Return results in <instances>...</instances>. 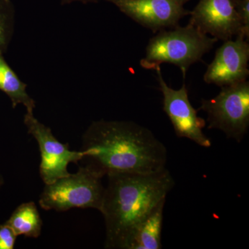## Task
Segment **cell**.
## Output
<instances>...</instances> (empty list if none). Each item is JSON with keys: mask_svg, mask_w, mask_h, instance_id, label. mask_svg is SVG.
Returning a JSON list of instances; mask_svg holds the SVG:
<instances>
[{"mask_svg": "<svg viewBox=\"0 0 249 249\" xmlns=\"http://www.w3.org/2000/svg\"><path fill=\"white\" fill-rule=\"evenodd\" d=\"M80 162L103 177L108 174H150L165 169L168 153L150 129L132 122L100 120L83 136Z\"/></svg>", "mask_w": 249, "mask_h": 249, "instance_id": "cell-1", "label": "cell"}, {"mask_svg": "<svg viewBox=\"0 0 249 249\" xmlns=\"http://www.w3.org/2000/svg\"><path fill=\"white\" fill-rule=\"evenodd\" d=\"M100 212L106 223V249H123L134 227L175 186L169 170L107 175Z\"/></svg>", "mask_w": 249, "mask_h": 249, "instance_id": "cell-2", "label": "cell"}, {"mask_svg": "<svg viewBox=\"0 0 249 249\" xmlns=\"http://www.w3.org/2000/svg\"><path fill=\"white\" fill-rule=\"evenodd\" d=\"M217 41L191 23L186 27L164 29L150 39L141 65L146 70H155L160 64H173L181 69L185 78L190 66L201 61Z\"/></svg>", "mask_w": 249, "mask_h": 249, "instance_id": "cell-3", "label": "cell"}, {"mask_svg": "<svg viewBox=\"0 0 249 249\" xmlns=\"http://www.w3.org/2000/svg\"><path fill=\"white\" fill-rule=\"evenodd\" d=\"M103 176L88 167L80 165L76 173L45 184L39 204L46 211L64 212L71 209L99 211L104 194Z\"/></svg>", "mask_w": 249, "mask_h": 249, "instance_id": "cell-4", "label": "cell"}, {"mask_svg": "<svg viewBox=\"0 0 249 249\" xmlns=\"http://www.w3.org/2000/svg\"><path fill=\"white\" fill-rule=\"evenodd\" d=\"M199 109L207 114L209 129H219L240 142L249 126V82L222 87L215 97L202 99Z\"/></svg>", "mask_w": 249, "mask_h": 249, "instance_id": "cell-5", "label": "cell"}, {"mask_svg": "<svg viewBox=\"0 0 249 249\" xmlns=\"http://www.w3.org/2000/svg\"><path fill=\"white\" fill-rule=\"evenodd\" d=\"M24 123L29 134L38 143L41 154L40 175L43 182L49 184L70 175L68 165L80 162L83 152L70 150L69 145L59 142L52 129L37 120L34 114L26 113Z\"/></svg>", "mask_w": 249, "mask_h": 249, "instance_id": "cell-6", "label": "cell"}, {"mask_svg": "<svg viewBox=\"0 0 249 249\" xmlns=\"http://www.w3.org/2000/svg\"><path fill=\"white\" fill-rule=\"evenodd\" d=\"M155 70L163 93V111L169 117L177 136L189 139L201 147H211V140L203 132L206 121L197 116V111L192 106L186 85L179 89H172L163 79L160 67Z\"/></svg>", "mask_w": 249, "mask_h": 249, "instance_id": "cell-7", "label": "cell"}, {"mask_svg": "<svg viewBox=\"0 0 249 249\" xmlns=\"http://www.w3.org/2000/svg\"><path fill=\"white\" fill-rule=\"evenodd\" d=\"M121 12L154 33L173 29L191 11L184 9L190 0H105Z\"/></svg>", "mask_w": 249, "mask_h": 249, "instance_id": "cell-8", "label": "cell"}, {"mask_svg": "<svg viewBox=\"0 0 249 249\" xmlns=\"http://www.w3.org/2000/svg\"><path fill=\"white\" fill-rule=\"evenodd\" d=\"M247 38L241 33L236 36L235 40L225 41L217 49L204 76L206 83L222 88L247 80L249 74V45Z\"/></svg>", "mask_w": 249, "mask_h": 249, "instance_id": "cell-9", "label": "cell"}, {"mask_svg": "<svg viewBox=\"0 0 249 249\" xmlns=\"http://www.w3.org/2000/svg\"><path fill=\"white\" fill-rule=\"evenodd\" d=\"M190 16L189 23L217 40H231L241 33L249 38L233 0H200Z\"/></svg>", "mask_w": 249, "mask_h": 249, "instance_id": "cell-10", "label": "cell"}, {"mask_svg": "<svg viewBox=\"0 0 249 249\" xmlns=\"http://www.w3.org/2000/svg\"><path fill=\"white\" fill-rule=\"evenodd\" d=\"M165 200L160 201L134 227L123 249H160Z\"/></svg>", "mask_w": 249, "mask_h": 249, "instance_id": "cell-11", "label": "cell"}, {"mask_svg": "<svg viewBox=\"0 0 249 249\" xmlns=\"http://www.w3.org/2000/svg\"><path fill=\"white\" fill-rule=\"evenodd\" d=\"M27 84L18 78L14 70L5 61L2 53H0V90L11 99L13 107L22 105L27 112L34 114L36 102L27 91Z\"/></svg>", "mask_w": 249, "mask_h": 249, "instance_id": "cell-12", "label": "cell"}, {"mask_svg": "<svg viewBox=\"0 0 249 249\" xmlns=\"http://www.w3.org/2000/svg\"><path fill=\"white\" fill-rule=\"evenodd\" d=\"M6 223L18 236L37 238L41 235L42 220L37 206L33 201L19 205Z\"/></svg>", "mask_w": 249, "mask_h": 249, "instance_id": "cell-13", "label": "cell"}, {"mask_svg": "<svg viewBox=\"0 0 249 249\" xmlns=\"http://www.w3.org/2000/svg\"><path fill=\"white\" fill-rule=\"evenodd\" d=\"M14 13L11 1L0 0V53L9 45L13 29Z\"/></svg>", "mask_w": 249, "mask_h": 249, "instance_id": "cell-14", "label": "cell"}, {"mask_svg": "<svg viewBox=\"0 0 249 249\" xmlns=\"http://www.w3.org/2000/svg\"><path fill=\"white\" fill-rule=\"evenodd\" d=\"M17 237L9 224H0V249H14Z\"/></svg>", "mask_w": 249, "mask_h": 249, "instance_id": "cell-15", "label": "cell"}, {"mask_svg": "<svg viewBox=\"0 0 249 249\" xmlns=\"http://www.w3.org/2000/svg\"><path fill=\"white\" fill-rule=\"evenodd\" d=\"M236 11L238 14L246 35L249 36V0H233Z\"/></svg>", "mask_w": 249, "mask_h": 249, "instance_id": "cell-16", "label": "cell"}, {"mask_svg": "<svg viewBox=\"0 0 249 249\" xmlns=\"http://www.w3.org/2000/svg\"><path fill=\"white\" fill-rule=\"evenodd\" d=\"M61 1L62 4H70L73 1H81V2L86 4V3L96 2L97 0H61Z\"/></svg>", "mask_w": 249, "mask_h": 249, "instance_id": "cell-17", "label": "cell"}, {"mask_svg": "<svg viewBox=\"0 0 249 249\" xmlns=\"http://www.w3.org/2000/svg\"><path fill=\"white\" fill-rule=\"evenodd\" d=\"M3 184H4V178H2V175L0 173V188L3 186Z\"/></svg>", "mask_w": 249, "mask_h": 249, "instance_id": "cell-18", "label": "cell"}, {"mask_svg": "<svg viewBox=\"0 0 249 249\" xmlns=\"http://www.w3.org/2000/svg\"><path fill=\"white\" fill-rule=\"evenodd\" d=\"M4 1H10V0H3Z\"/></svg>", "mask_w": 249, "mask_h": 249, "instance_id": "cell-19", "label": "cell"}]
</instances>
